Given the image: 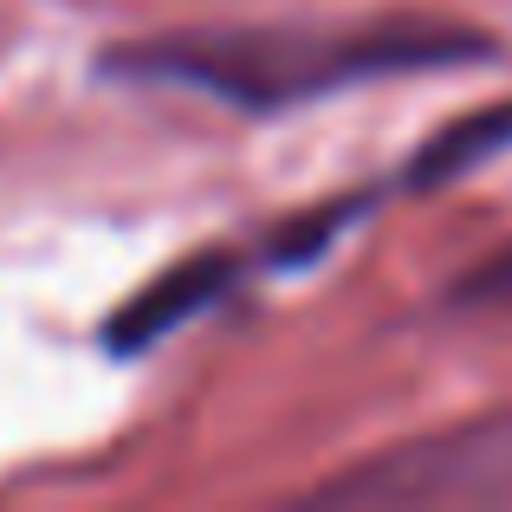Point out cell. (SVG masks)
Wrapping results in <instances>:
<instances>
[{
  "mask_svg": "<svg viewBox=\"0 0 512 512\" xmlns=\"http://www.w3.org/2000/svg\"><path fill=\"white\" fill-rule=\"evenodd\" d=\"M493 59V39L435 13H376V20H266V26H182L130 39L104 59L130 85H175L247 117L331 98L350 85H383L409 72Z\"/></svg>",
  "mask_w": 512,
  "mask_h": 512,
  "instance_id": "6da1fadb",
  "label": "cell"
},
{
  "mask_svg": "<svg viewBox=\"0 0 512 512\" xmlns=\"http://www.w3.org/2000/svg\"><path fill=\"white\" fill-rule=\"evenodd\" d=\"M318 500L344 506H512V409L402 441L325 480Z\"/></svg>",
  "mask_w": 512,
  "mask_h": 512,
  "instance_id": "7a4b0ae2",
  "label": "cell"
},
{
  "mask_svg": "<svg viewBox=\"0 0 512 512\" xmlns=\"http://www.w3.org/2000/svg\"><path fill=\"white\" fill-rule=\"evenodd\" d=\"M253 253H234V247H201L188 253V260H175L163 279H150V286L137 292V299L124 305V312L104 325V344L117 350V357H137V350L163 344L169 331H182L188 318L214 312V305L227 299V292L240 286V279L253 273Z\"/></svg>",
  "mask_w": 512,
  "mask_h": 512,
  "instance_id": "3957f363",
  "label": "cell"
},
{
  "mask_svg": "<svg viewBox=\"0 0 512 512\" xmlns=\"http://www.w3.org/2000/svg\"><path fill=\"white\" fill-rule=\"evenodd\" d=\"M500 156H512V98L487 104V111H467V117H454L448 130H435V137L415 150L409 182L441 188V182H454V175H474V169L500 163Z\"/></svg>",
  "mask_w": 512,
  "mask_h": 512,
  "instance_id": "277c9868",
  "label": "cell"
}]
</instances>
